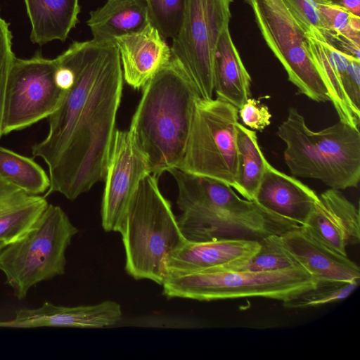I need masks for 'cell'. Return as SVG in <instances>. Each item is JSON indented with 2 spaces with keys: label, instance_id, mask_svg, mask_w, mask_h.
<instances>
[{
  "label": "cell",
  "instance_id": "cell-1",
  "mask_svg": "<svg viewBox=\"0 0 360 360\" xmlns=\"http://www.w3.org/2000/svg\"><path fill=\"white\" fill-rule=\"evenodd\" d=\"M74 80L49 117L46 136L32 154L47 165L50 186L74 200L105 179L120 105L123 72L113 42L74 41L58 57Z\"/></svg>",
  "mask_w": 360,
  "mask_h": 360
},
{
  "label": "cell",
  "instance_id": "cell-2",
  "mask_svg": "<svg viewBox=\"0 0 360 360\" xmlns=\"http://www.w3.org/2000/svg\"><path fill=\"white\" fill-rule=\"evenodd\" d=\"M143 89L129 131L150 174L158 178L183 160L200 96L172 57Z\"/></svg>",
  "mask_w": 360,
  "mask_h": 360
},
{
  "label": "cell",
  "instance_id": "cell-3",
  "mask_svg": "<svg viewBox=\"0 0 360 360\" xmlns=\"http://www.w3.org/2000/svg\"><path fill=\"white\" fill-rule=\"evenodd\" d=\"M168 172L178 187L176 204L182 213L177 221L187 240H259L287 229L282 219L241 198L230 186L178 168Z\"/></svg>",
  "mask_w": 360,
  "mask_h": 360
},
{
  "label": "cell",
  "instance_id": "cell-4",
  "mask_svg": "<svg viewBox=\"0 0 360 360\" xmlns=\"http://www.w3.org/2000/svg\"><path fill=\"white\" fill-rule=\"evenodd\" d=\"M276 135L285 144L284 160L293 176L318 179L337 190L357 187L359 128L339 120L314 131L298 110L290 108Z\"/></svg>",
  "mask_w": 360,
  "mask_h": 360
},
{
  "label": "cell",
  "instance_id": "cell-5",
  "mask_svg": "<svg viewBox=\"0 0 360 360\" xmlns=\"http://www.w3.org/2000/svg\"><path fill=\"white\" fill-rule=\"evenodd\" d=\"M117 232L122 235L125 270L136 280L162 285L169 255L186 239L169 202L151 174L139 182Z\"/></svg>",
  "mask_w": 360,
  "mask_h": 360
},
{
  "label": "cell",
  "instance_id": "cell-6",
  "mask_svg": "<svg viewBox=\"0 0 360 360\" xmlns=\"http://www.w3.org/2000/svg\"><path fill=\"white\" fill-rule=\"evenodd\" d=\"M78 231L60 207L49 204L23 235L0 250V270L18 300L36 284L65 274V251Z\"/></svg>",
  "mask_w": 360,
  "mask_h": 360
},
{
  "label": "cell",
  "instance_id": "cell-7",
  "mask_svg": "<svg viewBox=\"0 0 360 360\" xmlns=\"http://www.w3.org/2000/svg\"><path fill=\"white\" fill-rule=\"evenodd\" d=\"M317 279L300 265L274 271L207 269L167 276L168 298L212 301L262 297L285 302L316 285Z\"/></svg>",
  "mask_w": 360,
  "mask_h": 360
},
{
  "label": "cell",
  "instance_id": "cell-8",
  "mask_svg": "<svg viewBox=\"0 0 360 360\" xmlns=\"http://www.w3.org/2000/svg\"><path fill=\"white\" fill-rule=\"evenodd\" d=\"M238 109L233 105L199 97L186 152L176 168L233 188L238 170Z\"/></svg>",
  "mask_w": 360,
  "mask_h": 360
},
{
  "label": "cell",
  "instance_id": "cell-9",
  "mask_svg": "<svg viewBox=\"0 0 360 360\" xmlns=\"http://www.w3.org/2000/svg\"><path fill=\"white\" fill-rule=\"evenodd\" d=\"M264 41L300 94L316 102L330 101L327 86L307 46L305 32L284 0H244Z\"/></svg>",
  "mask_w": 360,
  "mask_h": 360
},
{
  "label": "cell",
  "instance_id": "cell-10",
  "mask_svg": "<svg viewBox=\"0 0 360 360\" xmlns=\"http://www.w3.org/2000/svg\"><path fill=\"white\" fill-rule=\"evenodd\" d=\"M233 0H187L184 18L170 47L202 98L214 93L215 54L223 32L229 27Z\"/></svg>",
  "mask_w": 360,
  "mask_h": 360
},
{
  "label": "cell",
  "instance_id": "cell-11",
  "mask_svg": "<svg viewBox=\"0 0 360 360\" xmlns=\"http://www.w3.org/2000/svg\"><path fill=\"white\" fill-rule=\"evenodd\" d=\"M56 59L39 52L30 58H15L5 97L4 136L48 118L58 108L67 91L55 81Z\"/></svg>",
  "mask_w": 360,
  "mask_h": 360
},
{
  "label": "cell",
  "instance_id": "cell-12",
  "mask_svg": "<svg viewBox=\"0 0 360 360\" xmlns=\"http://www.w3.org/2000/svg\"><path fill=\"white\" fill-rule=\"evenodd\" d=\"M150 174L148 162L134 145L128 131L116 129L105 176L101 224L117 232L140 181Z\"/></svg>",
  "mask_w": 360,
  "mask_h": 360
},
{
  "label": "cell",
  "instance_id": "cell-13",
  "mask_svg": "<svg viewBox=\"0 0 360 360\" xmlns=\"http://www.w3.org/2000/svg\"><path fill=\"white\" fill-rule=\"evenodd\" d=\"M300 228L333 251L347 256V246L360 241L359 210L339 190L330 188L319 195L312 212Z\"/></svg>",
  "mask_w": 360,
  "mask_h": 360
},
{
  "label": "cell",
  "instance_id": "cell-14",
  "mask_svg": "<svg viewBox=\"0 0 360 360\" xmlns=\"http://www.w3.org/2000/svg\"><path fill=\"white\" fill-rule=\"evenodd\" d=\"M318 200L319 195L311 188L267 162L253 201L265 212L302 226Z\"/></svg>",
  "mask_w": 360,
  "mask_h": 360
},
{
  "label": "cell",
  "instance_id": "cell-15",
  "mask_svg": "<svg viewBox=\"0 0 360 360\" xmlns=\"http://www.w3.org/2000/svg\"><path fill=\"white\" fill-rule=\"evenodd\" d=\"M122 315L121 306L111 300L77 307L58 306L45 302L39 308L18 310L13 319L0 321V327L102 328L119 323Z\"/></svg>",
  "mask_w": 360,
  "mask_h": 360
},
{
  "label": "cell",
  "instance_id": "cell-16",
  "mask_svg": "<svg viewBox=\"0 0 360 360\" xmlns=\"http://www.w3.org/2000/svg\"><path fill=\"white\" fill-rule=\"evenodd\" d=\"M259 246V240L245 238L186 240L169 255L166 277L234 265L250 258Z\"/></svg>",
  "mask_w": 360,
  "mask_h": 360
},
{
  "label": "cell",
  "instance_id": "cell-17",
  "mask_svg": "<svg viewBox=\"0 0 360 360\" xmlns=\"http://www.w3.org/2000/svg\"><path fill=\"white\" fill-rule=\"evenodd\" d=\"M125 82L141 89L172 58L170 47L150 22L142 29L115 39Z\"/></svg>",
  "mask_w": 360,
  "mask_h": 360
},
{
  "label": "cell",
  "instance_id": "cell-18",
  "mask_svg": "<svg viewBox=\"0 0 360 360\" xmlns=\"http://www.w3.org/2000/svg\"><path fill=\"white\" fill-rule=\"evenodd\" d=\"M283 245L296 263L317 280L359 281V267L305 233L300 226L280 234Z\"/></svg>",
  "mask_w": 360,
  "mask_h": 360
},
{
  "label": "cell",
  "instance_id": "cell-19",
  "mask_svg": "<svg viewBox=\"0 0 360 360\" xmlns=\"http://www.w3.org/2000/svg\"><path fill=\"white\" fill-rule=\"evenodd\" d=\"M305 37L309 53L327 86L330 101L340 121L359 128L360 112L354 110L345 93L348 65L354 57L338 49L321 32L305 33Z\"/></svg>",
  "mask_w": 360,
  "mask_h": 360
},
{
  "label": "cell",
  "instance_id": "cell-20",
  "mask_svg": "<svg viewBox=\"0 0 360 360\" xmlns=\"http://www.w3.org/2000/svg\"><path fill=\"white\" fill-rule=\"evenodd\" d=\"M251 81L229 27L223 32L215 54L214 91L217 98L239 109L250 98Z\"/></svg>",
  "mask_w": 360,
  "mask_h": 360
},
{
  "label": "cell",
  "instance_id": "cell-21",
  "mask_svg": "<svg viewBox=\"0 0 360 360\" xmlns=\"http://www.w3.org/2000/svg\"><path fill=\"white\" fill-rule=\"evenodd\" d=\"M150 22L146 0H107L90 13L86 22L93 40L113 43L116 37L138 31Z\"/></svg>",
  "mask_w": 360,
  "mask_h": 360
},
{
  "label": "cell",
  "instance_id": "cell-22",
  "mask_svg": "<svg viewBox=\"0 0 360 360\" xmlns=\"http://www.w3.org/2000/svg\"><path fill=\"white\" fill-rule=\"evenodd\" d=\"M24 1L34 44L41 46L53 40L65 41L79 22V0Z\"/></svg>",
  "mask_w": 360,
  "mask_h": 360
},
{
  "label": "cell",
  "instance_id": "cell-23",
  "mask_svg": "<svg viewBox=\"0 0 360 360\" xmlns=\"http://www.w3.org/2000/svg\"><path fill=\"white\" fill-rule=\"evenodd\" d=\"M49 205L46 198L26 193L0 177V241L23 235Z\"/></svg>",
  "mask_w": 360,
  "mask_h": 360
},
{
  "label": "cell",
  "instance_id": "cell-24",
  "mask_svg": "<svg viewBox=\"0 0 360 360\" xmlns=\"http://www.w3.org/2000/svg\"><path fill=\"white\" fill-rule=\"evenodd\" d=\"M236 131L238 170L233 188L243 198L253 201L268 161L260 148L255 131L238 122Z\"/></svg>",
  "mask_w": 360,
  "mask_h": 360
},
{
  "label": "cell",
  "instance_id": "cell-25",
  "mask_svg": "<svg viewBox=\"0 0 360 360\" xmlns=\"http://www.w3.org/2000/svg\"><path fill=\"white\" fill-rule=\"evenodd\" d=\"M0 177L27 194L40 195L50 186L49 175L33 158L0 146Z\"/></svg>",
  "mask_w": 360,
  "mask_h": 360
},
{
  "label": "cell",
  "instance_id": "cell-26",
  "mask_svg": "<svg viewBox=\"0 0 360 360\" xmlns=\"http://www.w3.org/2000/svg\"><path fill=\"white\" fill-rule=\"evenodd\" d=\"M257 252L248 259L223 268L214 269L274 271L288 269L297 264L285 249L280 234H271L259 240Z\"/></svg>",
  "mask_w": 360,
  "mask_h": 360
},
{
  "label": "cell",
  "instance_id": "cell-27",
  "mask_svg": "<svg viewBox=\"0 0 360 360\" xmlns=\"http://www.w3.org/2000/svg\"><path fill=\"white\" fill-rule=\"evenodd\" d=\"M359 281L318 280L316 285L293 298L283 302L286 308L318 307L346 299L359 285Z\"/></svg>",
  "mask_w": 360,
  "mask_h": 360
},
{
  "label": "cell",
  "instance_id": "cell-28",
  "mask_svg": "<svg viewBox=\"0 0 360 360\" xmlns=\"http://www.w3.org/2000/svg\"><path fill=\"white\" fill-rule=\"evenodd\" d=\"M326 38H340L360 44V16L340 4L315 1Z\"/></svg>",
  "mask_w": 360,
  "mask_h": 360
},
{
  "label": "cell",
  "instance_id": "cell-29",
  "mask_svg": "<svg viewBox=\"0 0 360 360\" xmlns=\"http://www.w3.org/2000/svg\"><path fill=\"white\" fill-rule=\"evenodd\" d=\"M150 23L167 40L178 34L187 0H146Z\"/></svg>",
  "mask_w": 360,
  "mask_h": 360
},
{
  "label": "cell",
  "instance_id": "cell-30",
  "mask_svg": "<svg viewBox=\"0 0 360 360\" xmlns=\"http://www.w3.org/2000/svg\"><path fill=\"white\" fill-rule=\"evenodd\" d=\"M12 39L9 24L0 15V139L4 136L3 120L7 85L16 58L12 50Z\"/></svg>",
  "mask_w": 360,
  "mask_h": 360
},
{
  "label": "cell",
  "instance_id": "cell-31",
  "mask_svg": "<svg viewBox=\"0 0 360 360\" xmlns=\"http://www.w3.org/2000/svg\"><path fill=\"white\" fill-rule=\"evenodd\" d=\"M290 12L305 33L321 32L324 29L316 2L313 0H284Z\"/></svg>",
  "mask_w": 360,
  "mask_h": 360
},
{
  "label": "cell",
  "instance_id": "cell-32",
  "mask_svg": "<svg viewBox=\"0 0 360 360\" xmlns=\"http://www.w3.org/2000/svg\"><path fill=\"white\" fill-rule=\"evenodd\" d=\"M243 124L252 130L262 131L271 124V115L259 100L249 98L238 109Z\"/></svg>",
  "mask_w": 360,
  "mask_h": 360
},
{
  "label": "cell",
  "instance_id": "cell-33",
  "mask_svg": "<svg viewBox=\"0 0 360 360\" xmlns=\"http://www.w3.org/2000/svg\"><path fill=\"white\" fill-rule=\"evenodd\" d=\"M338 4L355 15L360 16V0H338Z\"/></svg>",
  "mask_w": 360,
  "mask_h": 360
},
{
  "label": "cell",
  "instance_id": "cell-34",
  "mask_svg": "<svg viewBox=\"0 0 360 360\" xmlns=\"http://www.w3.org/2000/svg\"><path fill=\"white\" fill-rule=\"evenodd\" d=\"M313 1H323V2H328V3H333V4H339L338 0H313Z\"/></svg>",
  "mask_w": 360,
  "mask_h": 360
},
{
  "label": "cell",
  "instance_id": "cell-35",
  "mask_svg": "<svg viewBox=\"0 0 360 360\" xmlns=\"http://www.w3.org/2000/svg\"><path fill=\"white\" fill-rule=\"evenodd\" d=\"M6 245L4 242L0 241V250Z\"/></svg>",
  "mask_w": 360,
  "mask_h": 360
}]
</instances>
